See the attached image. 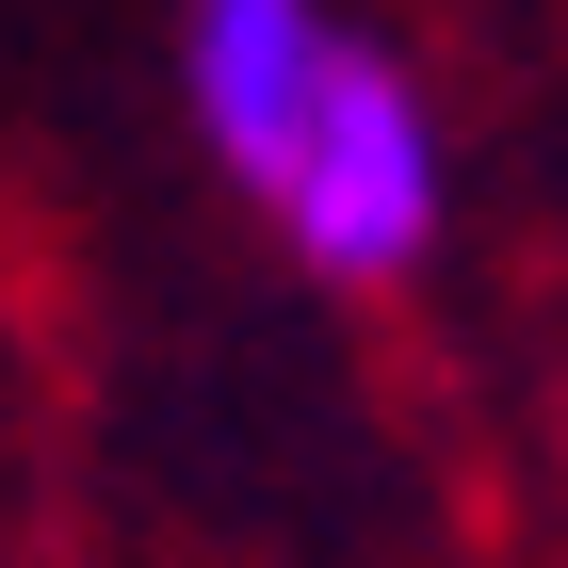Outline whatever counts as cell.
I'll use <instances>...</instances> for the list:
<instances>
[{
    "label": "cell",
    "mask_w": 568,
    "mask_h": 568,
    "mask_svg": "<svg viewBox=\"0 0 568 568\" xmlns=\"http://www.w3.org/2000/svg\"><path fill=\"white\" fill-rule=\"evenodd\" d=\"M276 212H293V244L325 276L423 261V227H438V131H423V98H406L374 49H325L308 131H293V163H276Z\"/></svg>",
    "instance_id": "cell-1"
},
{
    "label": "cell",
    "mask_w": 568,
    "mask_h": 568,
    "mask_svg": "<svg viewBox=\"0 0 568 568\" xmlns=\"http://www.w3.org/2000/svg\"><path fill=\"white\" fill-rule=\"evenodd\" d=\"M308 82H325V0H195V114L261 195L308 131Z\"/></svg>",
    "instance_id": "cell-2"
}]
</instances>
